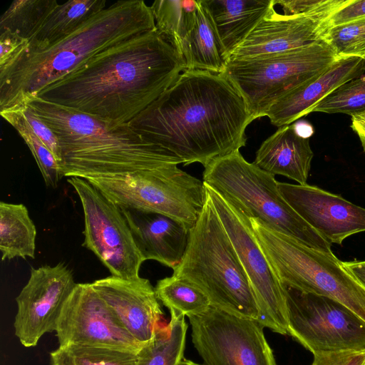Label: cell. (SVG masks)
I'll use <instances>...</instances> for the list:
<instances>
[{
    "instance_id": "cell-1",
    "label": "cell",
    "mask_w": 365,
    "mask_h": 365,
    "mask_svg": "<svg viewBox=\"0 0 365 365\" xmlns=\"http://www.w3.org/2000/svg\"><path fill=\"white\" fill-rule=\"evenodd\" d=\"M185 71L182 56L155 29L91 57L36 97L115 127L133 120Z\"/></svg>"
},
{
    "instance_id": "cell-2",
    "label": "cell",
    "mask_w": 365,
    "mask_h": 365,
    "mask_svg": "<svg viewBox=\"0 0 365 365\" xmlns=\"http://www.w3.org/2000/svg\"><path fill=\"white\" fill-rule=\"evenodd\" d=\"M253 120L223 76L186 70L128 124L178 165L205 167L245 146V130Z\"/></svg>"
},
{
    "instance_id": "cell-3",
    "label": "cell",
    "mask_w": 365,
    "mask_h": 365,
    "mask_svg": "<svg viewBox=\"0 0 365 365\" xmlns=\"http://www.w3.org/2000/svg\"><path fill=\"white\" fill-rule=\"evenodd\" d=\"M155 29L144 1H118L62 40L42 49L27 48L0 71V111L36 97L96 54Z\"/></svg>"
},
{
    "instance_id": "cell-4",
    "label": "cell",
    "mask_w": 365,
    "mask_h": 365,
    "mask_svg": "<svg viewBox=\"0 0 365 365\" xmlns=\"http://www.w3.org/2000/svg\"><path fill=\"white\" fill-rule=\"evenodd\" d=\"M26 104L55 133L61 178L121 175L178 164L129 124L115 127L76 110L33 98Z\"/></svg>"
},
{
    "instance_id": "cell-5",
    "label": "cell",
    "mask_w": 365,
    "mask_h": 365,
    "mask_svg": "<svg viewBox=\"0 0 365 365\" xmlns=\"http://www.w3.org/2000/svg\"><path fill=\"white\" fill-rule=\"evenodd\" d=\"M207 197L199 218L189 230L185 252L173 275L200 289L212 307L260 322L247 276L207 194Z\"/></svg>"
},
{
    "instance_id": "cell-6",
    "label": "cell",
    "mask_w": 365,
    "mask_h": 365,
    "mask_svg": "<svg viewBox=\"0 0 365 365\" xmlns=\"http://www.w3.org/2000/svg\"><path fill=\"white\" fill-rule=\"evenodd\" d=\"M204 168L202 181L248 217L257 219L309 247L333 253L331 243L284 200L274 175L247 162L240 150L218 157Z\"/></svg>"
},
{
    "instance_id": "cell-7",
    "label": "cell",
    "mask_w": 365,
    "mask_h": 365,
    "mask_svg": "<svg viewBox=\"0 0 365 365\" xmlns=\"http://www.w3.org/2000/svg\"><path fill=\"white\" fill-rule=\"evenodd\" d=\"M250 220L259 246L282 284L336 300L365 321V287L343 262L333 253L309 247L257 219Z\"/></svg>"
},
{
    "instance_id": "cell-8",
    "label": "cell",
    "mask_w": 365,
    "mask_h": 365,
    "mask_svg": "<svg viewBox=\"0 0 365 365\" xmlns=\"http://www.w3.org/2000/svg\"><path fill=\"white\" fill-rule=\"evenodd\" d=\"M325 41L286 52L229 59L221 73L242 96L254 120L294 88L326 71L336 59Z\"/></svg>"
},
{
    "instance_id": "cell-9",
    "label": "cell",
    "mask_w": 365,
    "mask_h": 365,
    "mask_svg": "<svg viewBox=\"0 0 365 365\" xmlns=\"http://www.w3.org/2000/svg\"><path fill=\"white\" fill-rule=\"evenodd\" d=\"M119 207L164 215L190 230L207 201L203 181L177 165L85 179Z\"/></svg>"
},
{
    "instance_id": "cell-10",
    "label": "cell",
    "mask_w": 365,
    "mask_h": 365,
    "mask_svg": "<svg viewBox=\"0 0 365 365\" xmlns=\"http://www.w3.org/2000/svg\"><path fill=\"white\" fill-rule=\"evenodd\" d=\"M283 284L288 334L312 354L365 350V321L340 302Z\"/></svg>"
},
{
    "instance_id": "cell-11",
    "label": "cell",
    "mask_w": 365,
    "mask_h": 365,
    "mask_svg": "<svg viewBox=\"0 0 365 365\" xmlns=\"http://www.w3.org/2000/svg\"><path fill=\"white\" fill-rule=\"evenodd\" d=\"M205 185L247 276L259 309L260 322L274 332L288 334L284 287L259 246L250 218L215 190Z\"/></svg>"
},
{
    "instance_id": "cell-12",
    "label": "cell",
    "mask_w": 365,
    "mask_h": 365,
    "mask_svg": "<svg viewBox=\"0 0 365 365\" xmlns=\"http://www.w3.org/2000/svg\"><path fill=\"white\" fill-rule=\"evenodd\" d=\"M78 194L83 211L82 246L93 252L111 275L123 279L139 277L144 258L133 238L120 207L86 180H67Z\"/></svg>"
},
{
    "instance_id": "cell-13",
    "label": "cell",
    "mask_w": 365,
    "mask_h": 365,
    "mask_svg": "<svg viewBox=\"0 0 365 365\" xmlns=\"http://www.w3.org/2000/svg\"><path fill=\"white\" fill-rule=\"evenodd\" d=\"M188 319L204 365H277L259 321L213 307Z\"/></svg>"
},
{
    "instance_id": "cell-14",
    "label": "cell",
    "mask_w": 365,
    "mask_h": 365,
    "mask_svg": "<svg viewBox=\"0 0 365 365\" xmlns=\"http://www.w3.org/2000/svg\"><path fill=\"white\" fill-rule=\"evenodd\" d=\"M59 346L108 347L138 354L144 346L123 327L92 283L76 284L56 329Z\"/></svg>"
},
{
    "instance_id": "cell-15",
    "label": "cell",
    "mask_w": 365,
    "mask_h": 365,
    "mask_svg": "<svg viewBox=\"0 0 365 365\" xmlns=\"http://www.w3.org/2000/svg\"><path fill=\"white\" fill-rule=\"evenodd\" d=\"M76 285L73 272L64 262L31 268L29 279L16 298L14 327L23 346H35L44 334L56 331Z\"/></svg>"
},
{
    "instance_id": "cell-16",
    "label": "cell",
    "mask_w": 365,
    "mask_h": 365,
    "mask_svg": "<svg viewBox=\"0 0 365 365\" xmlns=\"http://www.w3.org/2000/svg\"><path fill=\"white\" fill-rule=\"evenodd\" d=\"M277 187L298 215L330 243L341 245L365 232V207L314 185L278 182Z\"/></svg>"
},
{
    "instance_id": "cell-17",
    "label": "cell",
    "mask_w": 365,
    "mask_h": 365,
    "mask_svg": "<svg viewBox=\"0 0 365 365\" xmlns=\"http://www.w3.org/2000/svg\"><path fill=\"white\" fill-rule=\"evenodd\" d=\"M333 14L288 16L277 13L274 6L229 59L282 53L322 42Z\"/></svg>"
},
{
    "instance_id": "cell-18",
    "label": "cell",
    "mask_w": 365,
    "mask_h": 365,
    "mask_svg": "<svg viewBox=\"0 0 365 365\" xmlns=\"http://www.w3.org/2000/svg\"><path fill=\"white\" fill-rule=\"evenodd\" d=\"M123 327L145 345L162 324L163 312L155 288L140 277L123 279L110 276L92 282Z\"/></svg>"
},
{
    "instance_id": "cell-19",
    "label": "cell",
    "mask_w": 365,
    "mask_h": 365,
    "mask_svg": "<svg viewBox=\"0 0 365 365\" xmlns=\"http://www.w3.org/2000/svg\"><path fill=\"white\" fill-rule=\"evenodd\" d=\"M365 71V58H338L320 75L289 91L277 99L266 111L270 123L282 127L290 125L312 112L327 96L344 83Z\"/></svg>"
},
{
    "instance_id": "cell-20",
    "label": "cell",
    "mask_w": 365,
    "mask_h": 365,
    "mask_svg": "<svg viewBox=\"0 0 365 365\" xmlns=\"http://www.w3.org/2000/svg\"><path fill=\"white\" fill-rule=\"evenodd\" d=\"M120 209L144 259L176 268L185 252L190 230L162 214L128 207Z\"/></svg>"
},
{
    "instance_id": "cell-21",
    "label": "cell",
    "mask_w": 365,
    "mask_h": 365,
    "mask_svg": "<svg viewBox=\"0 0 365 365\" xmlns=\"http://www.w3.org/2000/svg\"><path fill=\"white\" fill-rule=\"evenodd\" d=\"M314 153L309 138L300 135L294 125L279 127L256 152L253 163L265 172L307 184Z\"/></svg>"
},
{
    "instance_id": "cell-22",
    "label": "cell",
    "mask_w": 365,
    "mask_h": 365,
    "mask_svg": "<svg viewBox=\"0 0 365 365\" xmlns=\"http://www.w3.org/2000/svg\"><path fill=\"white\" fill-rule=\"evenodd\" d=\"M228 60L275 0H203Z\"/></svg>"
},
{
    "instance_id": "cell-23",
    "label": "cell",
    "mask_w": 365,
    "mask_h": 365,
    "mask_svg": "<svg viewBox=\"0 0 365 365\" xmlns=\"http://www.w3.org/2000/svg\"><path fill=\"white\" fill-rule=\"evenodd\" d=\"M180 55L186 70L221 74L227 59L212 19L203 0H198L195 24L183 41Z\"/></svg>"
},
{
    "instance_id": "cell-24",
    "label": "cell",
    "mask_w": 365,
    "mask_h": 365,
    "mask_svg": "<svg viewBox=\"0 0 365 365\" xmlns=\"http://www.w3.org/2000/svg\"><path fill=\"white\" fill-rule=\"evenodd\" d=\"M106 0H70L58 4L34 36L29 48L42 49L67 37L106 8Z\"/></svg>"
},
{
    "instance_id": "cell-25",
    "label": "cell",
    "mask_w": 365,
    "mask_h": 365,
    "mask_svg": "<svg viewBox=\"0 0 365 365\" xmlns=\"http://www.w3.org/2000/svg\"><path fill=\"white\" fill-rule=\"evenodd\" d=\"M36 226L22 204L0 202L1 259L35 258Z\"/></svg>"
},
{
    "instance_id": "cell-26",
    "label": "cell",
    "mask_w": 365,
    "mask_h": 365,
    "mask_svg": "<svg viewBox=\"0 0 365 365\" xmlns=\"http://www.w3.org/2000/svg\"><path fill=\"white\" fill-rule=\"evenodd\" d=\"M187 325L185 316L170 312L154 337L137 354L136 365H179L183 359Z\"/></svg>"
},
{
    "instance_id": "cell-27",
    "label": "cell",
    "mask_w": 365,
    "mask_h": 365,
    "mask_svg": "<svg viewBox=\"0 0 365 365\" xmlns=\"http://www.w3.org/2000/svg\"><path fill=\"white\" fill-rule=\"evenodd\" d=\"M197 4L198 0H156L150 6L156 30L180 54L195 24Z\"/></svg>"
},
{
    "instance_id": "cell-28",
    "label": "cell",
    "mask_w": 365,
    "mask_h": 365,
    "mask_svg": "<svg viewBox=\"0 0 365 365\" xmlns=\"http://www.w3.org/2000/svg\"><path fill=\"white\" fill-rule=\"evenodd\" d=\"M155 291L170 312L185 317L202 314L212 307L208 297L200 289L174 275L158 280Z\"/></svg>"
},
{
    "instance_id": "cell-29",
    "label": "cell",
    "mask_w": 365,
    "mask_h": 365,
    "mask_svg": "<svg viewBox=\"0 0 365 365\" xmlns=\"http://www.w3.org/2000/svg\"><path fill=\"white\" fill-rule=\"evenodd\" d=\"M58 4L56 0H14L0 18V33L9 31L30 40Z\"/></svg>"
},
{
    "instance_id": "cell-30",
    "label": "cell",
    "mask_w": 365,
    "mask_h": 365,
    "mask_svg": "<svg viewBox=\"0 0 365 365\" xmlns=\"http://www.w3.org/2000/svg\"><path fill=\"white\" fill-rule=\"evenodd\" d=\"M137 354L108 347L59 346L50 353L49 365H136Z\"/></svg>"
},
{
    "instance_id": "cell-31",
    "label": "cell",
    "mask_w": 365,
    "mask_h": 365,
    "mask_svg": "<svg viewBox=\"0 0 365 365\" xmlns=\"http://www.w3.org/2000/svg\"><path fill=\"white\" fill-rule=\"evenodd\" d=\"M1 115L19 133L30 149L44 182L48 187L56 188L61 178L57 159L34 133L19 107L0 111Z\"/></svg>"
},
{
    "instance_id": "cell-32",
    "label": "cell",
    "mask_w": 365,
    "mask_h": 365,
    "mask_svg": "<svg viewBox=\"0 0 365 365\" xmlns=\"http://www.w3.org/2000/svg\"><path fill=\"white\" fill-rule=\"evenodd\" d=\"M312 112L344 113L351 117L365 112V75L336 88L322 99Z\"/></svg>"
},
{
    "instance_id": "cell-33",
    "label": "cell",
    "mask_w": 365,
    "mask_h": 365,
    "mask_svg": "<svg viewBox=\"0 0 365 365\" xmlns=\"http://www.w3.org/2000/svg\"><path fill=\"white\" fill-rule=\"evenodd\" d=\"M324 41L338 58H365V18L329 28Z\"/></svg>"
},
{
    "instance_id": "cell-34",
    "label": "cell",
    "mask_w": 365,
    "mask_h": 365,
    "mask_svg": "<svg viewBox=\"0 0 365 365\" xmlns=\"http://www.w3.org/2000/svg\"><path fill=\"white\" fill-rule=\"evenodd\" d=\"M284 15L334 14L348 0H275Z\"/></svg>"
},
{
    "instance_id": "cell-35",
    "label": "cell",
    "mask_w": 365,
    "mask_h": 365,
    "mask_svg": "<svg viewBox=\"0 0 365 365\" xmlns=\"http://www.w3.org/2000/svg\"><path fill=\"white\" fill-rule=\"evenodd\" d=\"M14 107H19L21 109L30 128L52 152L60 165L61 162V148L55 133L26 104Z\"/></svg>"
},
{
    "instance_id": "cell-36",
    "label": "cell",
    "mask_w": 365,
    "mask_h": 365,
    "mask_svg": "<svg viewBox=\"0 0 365 365\" xmlns=\"http://www.w3.org/2000/svg\"><path fill=\"white\" fill-rule=\"evenodd\" d=\"M29 46V40L9 31L0 33V71L9 66Z\"/></svg>"
},
{
    "instance_id": "cell-37",
    "label": "cell",
    "mask_w": 365,
    "mask_h": 365,
    "mask_svg": "<svg viewBox=\"0 0 365 365\" xmlns=\"http://www.w3.org/2000/svg\"><path fill=\"white\" fill-rule=\"evenodd\" d=\"M313 354L311 365H364L365 363V350L319 351Z\"/></svg>"
},
{
    "instance_id": "cell-38",
    "label": "cell",
    "mask_w": 365,
    "mask_h": 365,
    "mask_svg": "<svg viewBox=\"0 0 365 365\" xmlns=\"http://www.w3.org/2000/svg\"><path fill=\"white\" fill-rule=\"evenodd\" d=\"M363 18H365V0H348L331 16L329 26L333 27Z\"/></svg>"
},
{
    "instance_id": "cell-39",
    "label": "cell",
    "mask_w": 365,
    "mask_h": 365,
    "mask_svg": "<svg viewBox=\"0 0 365 365\" xmlns=\"http://www.w3.org/2000/svg\"><path fill=\"white\" fill-rule=\"evenodd\" d=\"M344 267L365 287V260L343 262Z\"/></svg>"
},
{
    "instance_id": "cell-40",
    "label": "cell",
    "mask_w": 365,
    "mask_h": 365,
    "mask_svg": "<svg viewBox=\"0 0 365 365\" xmlns=\"http://www.w3.org/2000/svg\"><path fill=\"white\" fill-rule=\"evenodd\" d=\"M351 128L358 135L365 153V118L358 115L351 117Z\"/></svg>"
},
{
    "instance_id": "cell-41",
    "label": "cell",
    "mask_w": 365,
    "mask_h": 365,
    "mask_svg": "<svg viewBox=\"0 0 365 365\" xmlns=\"http://www.w3.org/2000/svg\"><path fill=\"white\" fill-rule=\"evenodd\" d=\"M179 365H204V364H197V363H195L192 361H190V360H188V359H182L180 364Z\"/></svg>"
},
{
    "instance_id": "cell-42",
    "label": "cell",
    "mask_w": 365,
    "mask_h": 365,
    "mask_svg": "<svg viewBox=\"0 0 365 365\" xmlns=\"http://www.w3.org/2000/svg\"><path fill=\"white\" fill-rule=\"evenodd\" d=\"M358 116L365 118V112L358 115Z\"/></svg>"
},
{
    "instance_id": "cell-43",
    "label": "cell",
    "mask_w": 365,
    "mask_h": 365,
    "mask_svg": "<svg viewBox=\"0 0 365 365\" xmlns=\"http://www.w3.org/2000/svg\"><path fill=\"white\" fill-rule=\"evenodd\" d=\"M364 365H365V363H364Z\"/></svg>"
}]
</instances>
